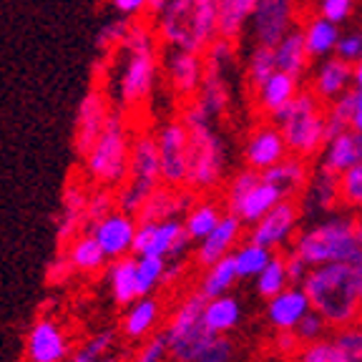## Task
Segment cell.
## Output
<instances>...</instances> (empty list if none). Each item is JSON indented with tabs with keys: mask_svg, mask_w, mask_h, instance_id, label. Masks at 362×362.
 Segmentation results:
<instances>
[{
	"mask_svg": "<svg viewBox=\"0 0 362 362\" xmlns=\"http://www.w3.org/2000/svg\"><path fill=\"white\" fill-rule=\"evenodd\" d=\"M310 305L327 320L332 332L345 329L362 320V297L357 289L352 262H332V264L310 267L302 279Z\"/></svg>",
	"mask_w": 362,
	"mask_h": 362,
	"instance_id": "6da1fadb",
	"label": "cell"
},
{
	"mask_svg": "<svg viewBox=\"0 0 362 362\" xmlns=\"http://www.w3.org/2000/svg\"><path fill=\"white\" fill-rule=\"evenodd\" d=\"M219 0H171L156 18V33L161 48L206 53L216 40Z\"/></svg>",
	"mask_w": 362,
	"mask_h": 362,
	"instance_id": "7a4b0ae2",
	"label": "cell"
},
{
	"mask_svg": "<svg viewBox=\"0 0 362 362\" xmlns=\"http://www.w3.org/2000/svg\"><path fill=\"white\" fill-rule=\"evenodd\" d=\"M131 141H134V126L129 113L113 108L106 129L101 131L98 141L83 156V176L93 187L119 189L129 179Z\"/></svg>",
	"mask_w": 362,
	"mask_h": 362,
	"instance_id": "3957f363",
	"label": "cell"
},
{
	"mask_svg": "<svg viewBox=\"0 0 362 362\" xmlns=\"http://www.w3.org/2000/svg\"><path fill=\"white\" fill-rule=\"evenodd\" d=\"M274 124L282 131L287 151L294 156L315 161L327 146V103L320 101L307 83L274 119Z\"/></svg>",
	"mask_w": 362,
	"mask_h": 362,
	"instance_id": "277c9868",
	"label": "cell"
},
{
	"mask_svg": "<svg viewBox=\"0 0 362 362\" xmlns=\"http://www.w3.org/2000/svg\"><path fill=\"white\" fill-rule=\"evenodd\" d=\"M292 249L310 267L355 262L362 252L355 237V214H334L307 229H300L292 242Z\"/></svg>",
	"mask_w": 362,
	"mask_h": 362,
	"instance_id": "5b68a950",
	"label": "cell"
},
{
	"mask_svg": "<svg viewBox=\"0 0 362 362\" xmlns=\"http://www.w3.org/2000/svg\"><path fill=\"white\" fill-rule=\"evenodd\" d=\"M204 305H206V297L199 289H194L171 312L169 322L164 327L171 362L202 360L209 339L214 337V332L204 322Z\"/></svg>",
	"mask_w": 362,
	"mask_h": 362,
	"instance_id": "8992f818",
	"label": "cell"
},
{
	"mask_svg": "<svg viewBox=\"0 0 362 362\" xmlns=\"http://www.w3.org/2000/svg\"><path fill=\"white\" fill-rule=\"evenodd\" d=\"M124 66H121L116 101L119 108L131 116L134 111L144 108L153 93L156 78L161 76V45L148 48H134V51H119Z\"/></svg>",
	"mask_w": 362,
	"mask_h": 362,
	"instance_id": "52a82bcc",
	"label": "cell"
},
{
	"mask_svg": "<svg viewBox=\"0 0 362 362\" xmlns=\"http://www.w3.org/2000/svg\"><path fill=\"white\" fill-rule=\"evenodd\" d=\"M189 174L187 189L197 197H209L219 187H224L226 153L219 136L211 126H194L189 129Z\"/></svg>",
	"mask_w": 362,
	"mask_h": 362,
	"instance_id": "ba28073f",
	"label": "cell"
},
{
	"mask_svg": "<svg viewBox=\"0 0 362 362\" xmlns=\"http://www.w3.org/2000/svg\"><path fill=\"white\" fill-rule=\"evenodd\" d=\"M204 71H206L204 53L161 48V76H164L166 90L171 93L176 106L197 98L204 81Z\"/></svg>",
	"mask_w": 362,
	"mask_h": 362,
	"instance_id": "9c48e42d",
	"label": "cell"
},
{
	"mask_svg": "<svg viewBox=\"0 0 362 362\" xmlns=\"http://www.w3.org/2000/svg\"><path fill=\"white\" fill-rule=\"evenodd\" d=\"M189 136L187 124L174 116L156 126V146L158 158H161V179L166 187L187 189V174H189Z\"/></svg>",
	"mask_w": 362,
	"mask_h": 362,
	"instance_id": "30bf717a",
	"label": "cell"
},
{
	"mask_svg": "<svg viewBox=\"0 0 362 362\" xmlns=\"http://www.w3.org/2000/svg\"><path fill=\"white\" fill-rule=\"evenodd\" d=\"M300 216L302 204L297 199H282L257 224L249 226L247 239L272 249V252H284L292 247L294 237L300 232Z\"/></svg>",
	"mask_w": 362,
	"mask_h": 362,
	"instance_id": "8fae6325",
	"label": "cell"
},
{
	"mask_svg": "<svg viewBox=\"0 0 362 362\" xmlns=\"http://www.w3.org/2000/svg\"><path fill=\"white\" fill-rule=\"evenodd\" d=\"M113 113V103L108 90L101 83H93L78 101L76 111V126H74V153L83 158L98 141L101 131L106 129L108 119Z\"/></svg>",
	"mask_w": 362,
	"mask_h": 362,
	"instance_id": "7c38bea8",
	"label": "cell"
},
{
	"mask_svg": "<svg viewBox=\"0 0 362 362\" xmlns=\"http://www.w3.org/2000/svg\"><path fill=\"white\" fill-rule=\"evenodd\" d=\"M192 239L187 234L184 219H164L139 224L134 239V255H158L166 259H179L189 249Z\"/></svg>",
	"mask_w": 362,
	"mask_h": 362,
	"instance_id": "4fadbf2b",
	"label": "cell"
},
{
	"mask_svg": "<svg viewBox=\"0 0 362 362\" xmlns=\"http://www.w3.org/2000/svg\"><path fill=\"white\" fill-rule=\"evenodd\" d=\"M86 232H90L96 237V242L101 244L108 262H111V259H119V257L134 255V239L136 232H139V221H136L134 214L113 209L103 219L93 221Z\"/></svg>",
	"mask_w": 362,
	"mask_h": 362,
	"instance_id": "5bb4252c",
	"label": "cell"
},
{
	"mask_svg": "<svg viewBox=\"0 0 362 362\" xmlns=\"http://www.w3.org/2000/svg\"><path fill=\"white\" fill-rule=\"evenodd\" d=\"M287 144L274 121H257L252 126L244 144V161L249 169H257L264 174L267 169L277 166L284 156H287Z\"/></svg>",
	"mask_w": 362,
	"mask_h": 362,
	"instance_id": "9a60e30c",
	"label": "cell"
},
{
	"mask_svg": "<svg viewBox=\"0 0 362 362\" xmlns=\"http://www.w3.org/2000/svg\"><path fill=\"white\" fill-rule=\"evenodd\" d=\"M136 187L153 192L164 184L161 179V158H158L156 131L134 129V141H131V161H129V179Z\"/></svg>",
	"mask_w": 362,
	"mask_h": 362,
	"instance_id": "2e32d148",
	"label": "cell"
},
{
	"mask_svg": "<svg viewBox=\"0 0 362 362\" xmlns=\"http://www.w3.org/2000/svg\"><path fill=\"white\" fill-rule=\"evenodd\" d=\"M252 21H255L257 45L277 48L279 40L297 23V0H259Z\"/></svg>",
	"mask_w": 362,
	"mask_h": 362,
	"instance_id": "e0dca14e",
	"label": "cell"
},
{
	"mask_svg": "<svg viewBox=\"0 0 362 362\" xmlns=\"http://www.w3.org/2000/svg\"><path fill=\"white\" fill-rule=\"evenodd\" d=\"M71 345L61 325L53 317H38L25 337V360L28 362H66Z\"/></svg>",
	"mask_w": 362,
	"mask_h": 362,
	"instance_id": "ac0fdd59",
	"label": "cell"
},
{
	"mask_svg": "<svg viewBox=\"0 0 362 362\" xmlns=\"http://www.w3.org/2000/svg\"><path fill=\"white\" fill-rule=\"evenodd\" d=\"M300 78H294V76L284 74V71H277L247 106L257 121H274L292 103V98L300 93Z\"/></svg>",
	"mask_w": 362,
	"mask_h": 362,
	"instance_id": "d6986e66",
	"label": "cell"
},
{
	"mask_svg": "<svg viewBox=\"0 0 362 362\" xmlns=\"http://www.w3.org/2000/svg\"><path fill=\"white\" fill-rule=\"evenodd\" d=\"M315 174H317L315 164H312L310 158L287 153L277 166L267 169L262 176L279 189L282 199H297V202H302V197L312 189Z\"/></svg>",
	"mask_w": 362,
	"mask_h": 362,
	"instance_id": "ffe728a7",
	"label": "cell"
},
{
	"mask_svg": "<svg viewBox=\"0 0 362 362\" xmlns=\"http://www.w3.org/2000/svg\"><path fill=\"white\" fill-rule=\"evenodd\" d=\"M244 221L239 219L237 214L226 211L221 216V221L214 226V232L209 237H204L202 242H197V252H194V259H197L199 267H211L219 259L229 257L234 249L242 244V234H244Z\"/></svg>",
	"mask_w": 362,
	"mask_h": 362,
	"instance_id": "44dd1931",
	"label": "cell"
},
{
	"mask_svg": "<svg viewBox=\"0 0 362 362\" xmlns=\"http://www.w3.org/2000/svg\"><path fill=\"white\" fill-rule=\"evenodd\" d=\"M312 310L310 297H307L302 284H289L287 289H282L279 294L267 300V322L274 332L279 329H294L300 325V320Z\"/></svg>",
	"mask_w": 362,
	"mask_h": 362,
	"instance_id": "7402d4cb",
	"label": "cell"
},
{
	"mask_svg": "<svg viewBox=\"0 0 362 362\" xmlns=\"http://www.w3.org/2000/svg\"><path fill=\"white\" fill-rule=\"evenodd\" d=\"M197 194L189 192V189H174V187H156L148 199L144 202V206L136 214L139 224H146V221H164V219H179L181 214H187L189 206L194 204Z\"/></svg>",
	"mask_w": 362,
	"mask_h": 362,
	"instance_id": "603a6c76",
	"label": "cell"
},
{
	"mask_svg": "<svg viewBox=\"0 0 362 362\" xmlns=\"http://www.w3.org/2000/svg\"><path fill=\"white\" fill-rule=\"evenodd\" d=\"M357 164H362V134L355 129H345L342 134L332 136L320 153V171L334 176L345 174Z\"/></svg>",
	"mask_w": 362,
	"mask_h": 362,
	"instance_id": "cb8c5ba5",
	"label": "cell"
},
{
	"mask_svg": "<svg viewBox=\"0 0 362 362\" xmlns=\"http://www.w3.org/2000/svg\"><path fill=\"white\" fill-rule=\"evenodd\" d=\"M90 194L83 189V184H76L74 179L68 181L61 197V219H58V244H68L71 239L78 237V232L86 226V209H88Z\"/></svg>",
	"mask_w": 362,
	"mask_h": 362,
	"instance_id": "d4e9b609",
	"label": "cell"
},
{
	"mask_svg": "<svg viewBox=\"0 0 362 362\" xmlns=\"http://www.w3.org/2000/svg\"><path fill=\"white\" fill-rule=\"evenodd\" d=\"M352 74H355V63L334 56V58H327V61L320 66V71L312 76V81L307 86H310L312 93L322 103H332L339 93L347 90V86H350V81H352Z\"/></svg>",
	"mask_w": 362,
	"mask_h": 362,
	"instance_id": "484cf974",
	"label": "cell"
},
{
	"mask_svg": "<svg viewBox=\"0 0 362 362\" xmlns=\"http://www.w3.org/2000/svg\"><path fill=\"white\" fill-rule=\"evenodd\" d=\"M206 58V56H204ZM197 98L204 103V108L211 113V119H226L229 108H232V96H229V86L224 78V66L206 58V71H204L202 88Z\"/></svg>",
	"mask_w": 362,
	"mask_h": 362,
	"instance_id": "4316f807",
	"label": "cell"
},
{
	"mask_svg": "<svg viewBox=\"0 0 362 362\" xmlns=\"http://www.w3.org/2000/svg\"><path fill=\"white\" fill-rule=\"evenodd\" d=\"M279 202H282V194H279V189L274 187V184H269V181L262 176L255 187L249 189V192L244 194V197L239 199V202L234 204L229 211H232V214H237L247 226H252V224H257V221H259L262 216L272 209V206H277Z\"/></svg>",
	"mask_w": 362,
	"mask_h": 362,
	"instance_id": "83f0119b",
	"label": "cell"
},
{
	"mask_svg": "<svg viewBox=\"0 0 362 362\" xmlns=\"http://www.w3.org/2000/svg\"><path fill=\"white\" fill-rule=\"evenodd\" d=\"M158 320H161V302L146 294V297H139L134 305H129L124 322H121V332L129 339H146L158 327Z\"/></svg>",
	"mask_w": 362,
	"mask_h": 362,
	"instance_id": "f1b7e54d",
	"label": "cell"
},
{
	"mask_svg": "<svg viewBox=\"0 0 362 362\" xmlns=\"http://www.w3.org/2000/svg\"><path fill=\"white\" fill-rule=\"evenodd\" d=\"M108 289L113 302L119 307L134 305L139 294V279H136V255H126L119 259H111L108 264Z\"/></svg>",
	"mask_w": 362,
	"mask_h": 362,
	"instance_id": "f546056e",
	"label": "cell"
},
{
	"mask_svg": "<svg viewBox=\"0 0 362 362\" xmlns=\"http://www.w3.org/2000/svg\"><path fill=\"white\" fill-rule=\"evenodd\" d=\"M277 51V68L284 71V74L294 76V78H302V76L310 71V63H312V53L307 48V40H305V30L302 28H294L279 40V45L274 48Z\"/></svg>",
	"mask_w": 362,
	"mask_h": 362,
	"instance_id": "4dcf8cb0",
	"label": "cell"
},
{
	"mask_svg": "<svg viewBox=\"0 0 362 362\" xmlns=\"http://www.w3.org/2000/svg\"><path fill=\"white\" fill-rule=\"evenodd\" d=\"M224 214L226 211L221 202L209 197H197L192 206H189V211L184 214V226H187L189 239L192 242H202L204 237H209Z\"/></svg>",
	"mask_w": 362,
	"mask_h": 362,
	"instance_id": "1f68e13d",
	"label": "cell"
},
{
	"mask_svg": "<svg viewBox=\"0 0 362 362\" xmlns=\"http://www.w3.org/2000/svg\"><path fill=\"white\" fill-rule=\"evenodd\" d=\"M259 0H219V23H216V38L237 43L247 21L255 16Z\"/></svg>",
	"mask_w": 362,
	"mask_h": 362,
	"instance_id": "d6a6232c",
	"label": "cell"
},
{
	"mask_svg": "<svg viewBox=\"0 0 362 362\" xmlns=\"http://www.w3.org/2000/svg\"><path fill=\"white\" fill-rule=\"evenodd\" d=\"M277 51L272 45H257L244 68V96L247 103L262 90V86L277 74Z\"/></svg>",
	"mask_w": 362,
	"mask_h": 362,
	"instance_id": "836d02e7",
	"label": "cell"
},
{
	"mask_svg": "<svg viewBox=\"0 0 362 362\" xmlns=\"http://www.w3.org/2000/svg\"><path fill=\"white\" fill-rule=\"evenodd\" d=\"M204 322L214 334H232L242 322V305L232 294L211 297L204 305Z\"/></svg>",
	"mask_w": 362,
	"mask_h": 362,
	"instance_id": "e575fe53",
	"label": "cell"
},
{
	"mask_svg": "<svg viewBox=\"0 0 362 362\" xmlns=\"http://www.w3.org/2000/svg\"><path fill=\"white\" fill-rule=\"evenodd\" d=\"M66 255L71 259V264L76 267V272H98L108 262L106 252H103L101 244L96 242V237L90 232L71 239L66 244Z\"/></svg>",
	"mask_w": 362,
	"mask_h": 362,
	"instance_id": "d590c367",
	"label": "cell"
},
{
	"mask_svg": "<svg viewBox=\"0 0 362 362\" xmlns=\"http://www.w3.org/2000/svg\"><path fill=\"white\" fill-rule=\"evenodd\" d=\"M239 279V272L237 264H234V257H224L219 259L216 264L211 267H204V277L199 282V292L211 300V297H219V294H229V289L237 284Z\"/></svg>",
	"mask_w": 362,
	"mask_h": 362,
	"instance_id": "8d00e7d4",
	"label": "cell"
},
{
	"mask_svg": "<svg viewBox=\"0 0 362 362\" xmlns=\"http://www.w3.org/2000/svg\"><path fill=\"white\" fill-rule=\"evenodd\" d=\"M302 30H305V40H307V48L315 58L320 56H327L329 51H334L339 43V35H337V25L332 21L322 16H310L305 23H302Z\"/></svg>",
	"mask_w": 362,
	"mask_h": 362,
	"instance_id": "74e56055",
	"label": "cell"
},
{
	"mask_svg": "<svg viewBox=\"0 0 362 362\" xmlns=\"http://www.w3.org/2000/svg\"><path fill=\"white\" fill-rule=\"evenodd\" d=\"M272 255H274L272 249L262 247V244L252 242V239H247V242L239 244V247L232 252L234 264H237V272H239V279H257L259 277V272L269 264Z\"/></svg>",
	"mask_w": 362,
	"mask_h": 362,
	"instance_id": "f35d334b",
	"label": "cell"
},
{
	"mask_svg": "<svg viewBox=\"0 0 362 362\" xmlns=\"http://www.w3.org/2000/svg\"><path fill=\"white\" fill-rule=\"evenodd\" d=\"M255 284H257V294L264 297V300H269V297H274V294H279L282 289H287L292 284L284 252H274L272 255L269 264L259 272V277L255 279Z\"/></svg>",
	"mask_w": 362,
	"mask_h": 362,
	"instance_id": "ab89813d",
	"label": "cell"
},
{
	"mask_svg": "<svg viewBox=\"0 0 362 362\" xmlns=\"http://www.w3.org/2000/svg\"><path fill=\"white\" fill-rule=\"evenodd\" d=\"M166 267H169L166 257H158V255L136 257V279H139V294H141V297L153 294L158 287H164Z\"/></svg>",
	"mask_w": 362,
	"mask_h": 362,
	"instance_id": "60d3db41",
	"label": "cell"
},
{
	"mask_svg": "<svg viewBox=\"0 0 362 362\" xmlns=\"http://www.w3.org/2000/svg\"><path fill=\"white\" fill-rule=\"evenodd\" d=\"M294 362H347V355L332 332L327 337L317 339V342L302 345V350L297 352Z\"/></svg>",
	"mask_w": 362,
	"mask_h": 362,
	"instance_id": "b9f144b4",
	"label": "cell"
},
{
	"mask_svg": "<svg viewBox=\"0 0 362 362\" xmlns=\"http://www.w3.org/2000/svg\"><path fill=\"white\" fill-rule=\"evenodd\" d=\"M339 187V206L350 214H362V164L347 169L337 176Z\"/></svg>",
	"mask_w": 362,
	"mask_h": 362,
	"instance_id": "7bdbcfd3",
	"label": "cell"
},
{
	"mask_svg": "<svg viewBox=\"0 0 362 362\" xmlns=\"http://www.w3.org/2000/svg\"><path fill=\"white\" fill-rule=\"evenodd\" d=\"M312 189H315V199L320 204V209L332 211L339 206V187H337V176L327 174V171H317L315 181H312Z\"/></svg>",
	"mask_w": 362,
	"mask_h": 362,
	"instance_id": "ee69618b",
	"label": "cell"
},
{
	"mask_svg": "<svg viewBox=\"0 0 362 362\" xmlns=\"http://www.w3.org/2000/svg\"><path fill=\"white\" fill-rule=\"evenodd\" d=\"M294 332H297V337H300L302 345H310V342H317V339L327 337V334L332 332V327H329L327 320H325L320 312L310 310L300 320V325L294 327Z\"/></svg>",
	"mask_w": 362,
	"mask_h": 362,
	"instance_id": "f6af8a7d",
	"label": "cell"
},
{
	"mask_svg": "<svg viewBox=\"0 0 362 362\" xmlns=\"http://www.w3.org/2000/svg\"><path fill=\"white\" fill-rule=\"evenodd\" d=\"M116 209V192L108 187H98L96 192L88 197V209H86V229H88L93 221L103 219L106 214Z\"/></svg>",
	"mask_w": 362,
	"mask_h": 362,
	"instance_id": "bcb514c9",
	"label": "cell"
},
{
	"mask_svg": "<svg viewBox=\"0 0 362 362\" xmlns=\"http://www.w3.org/2000/svg\"><path fill=\"white\" fill-rule=\"evenodd\" d=\"M234 357H237L234 339L229 334H214L199 362H234Z\"/></svg>",
	"mask_w": 362,
	"mask_h": 362,
	"instance_id": "7dc6e473",
	"label": "cell"
},
{
	"mask_svg": "<svg viewBox=\"0 0 362 362\" xmlns=\"http://www.w3.org/2000/svg\"><path fill=\"white\" fill-rule=\"evenodd\" d=\"M334 337H337V342L345 350L347 362H362V320L345 329H337Z\"/></svg>",
	"mask_w": 362,
	"mask_h": 362,
	"instance_id": "c3c4849f",
	"label": "cell"
},
{
	"mask_svg": "<svg viewBox=\"0 0 362 362\" xmlns=\"http://www.w3.org/2000/svg\"><path fill=\"white\" fill-rule=\"evenodd\" d=\"M169 345H166L164 332L151 334V337L139 347V352L134 355V362H169Z\"/></svg>",
	"mask_w": 362,
	"mask_h": 362,
	"instance_id": "681fc988",
	"label": "cell"
},
{
	"mask_svg": "<svg viewBox=\"0 0 362 362\" xmlns=\"http://www.w3.org/2000/svg\"><path fill=\"white\" fill-rule=\"evenodd\" d=\"M126 25H129V21H124V18H121L119 23H108V25H103V30L98 33V48H101L103 53H108V56H116L121 43H124Z\"/></svg>",
	"mask_w": 362,
	"mask_h": 362,
	"instance_id": "f907efd6",
	"label": "cell"
},
{
	"mask_svg": "<svg viewBox=\"0 0 362 362\" xmlns=\"http://www.w3.org/2000/svg\"><path fill=\"white\" fill-rule=\"evenodd\" d=\"M355 0H315V13L332 23H342L352 13Z\"/></svg>",
	"mask_w": 362,
	"mask_h": 362,
	"instance_id": "816d5d0a",
	"label": "cell"
},
{
	"mask_svg": "<svg viewBox=\"0 0 362 362\" xmlns=\"http://www.w3.org/2000/svg\"><path fill=\"white\" fill-rule=\"evenodd\" d=\"M106 6L124 21H134V18H146L148 0H106Z\"/></svg>",
	"mask_w": 362,
	"mask_h": 362,
	"instance_id": "f5cc1de1",
	"label": "cell"
},
{
	"mask_svg": "<svg viewBox=\"0 0 362 362\" xmlns=\"http://www.w3.org/2000/svg\"><path fill=\"white\" fill-rule=\"evenodd\" d=\"M272 345H274V350H277L279 355L287 357V360H294L297 352L302 350V342L294 329H279V332H274V342H272Z\"/></svg>",
	"mask_w": 362,
	"mask_h": 362,
	"instance_id": "db71d44e",
	"label": "cell"
},
{
	"mask_svg": "<svg viewBox=\"0 0 362 362\" xmlns=\"http://www.w3.org/2000/svg\"><path fill=\"white\" fill-rule=\"evenodd\" d=\"M76 272V267L71 264V259H68V255H58L56 259L48 264V272H45V279H48V284H63L71 274Z\"/></svg>",
	"mask_w": 362,
	"mask_h": 362,
	"instance_id": "11a10c76",
	"label": "cell"
},
{
	"mask_svg": "<svg viewBox=\"0 0 362 362\" xmlns=\"http://www.w3.org/2000/svg\"><path fill=\"white\" fill-rule=\"evenodd\" d=\"M113 342H116V334H113L111 329H103V332L93 334V337L86 342L83 350L88 352L93 360H98V357H106L108 355V350L113 347Z\"/></svg>",
	"mask_w": 362,
	"mask_h": 362,
	"instance_id": "9f6ffc18",
	"label": "cell"
},
{
	"mask_svg": "<svg viewBox=\"0 0 362 362\" xmlns=\"http://www.w3.org/2000/svg\"><path fill=\"white\" fill-rule=\"evenodd\" d=\"M334 51H337L339 58H345V61H350V63H357L362 58V35L355 33V35H347V38H339Z\"/></svg>",
	"mask_w": 362,
	"mask_h": 362,
	"instance_id": "6f0895ef",
	"label": "cell"
},
{
	"mask_svg": "<svg viewBox=\"0 0 362 362\" xmlns=\"http://www.w3.org/2000/svg\"><path fill=\"white\" fill-rule=\"evenodd\" d=\"M284 259H287V269H289V279L292 284H302V279L307 277V272H310V264L302 259L292 247L284 249Z\"/></svg>",
	"mask_w": 362,
	"mask_h": 362,
	"instance_id": "680465c9",
	"label": "cell"
},
{
	"mask_svg": "<svg viewBox=\"0 0 362 362\" xmlns=\"http://www.w3.org/2000/svg\"><path fill=\"white\" fill-rule=\"evenodd\" d=\"M171 0H148V6H146V18H151V21H156L161 13L169 8Z\"/></svg>",
	"mask_w": 362,
	"mask_h": 362,
	"instance_id": "91938a15",
	"label": "cell"
},
{
	"mask_svg": "<svg viewBox=\"0 0 362 362\" xmlns=\"http://www.w3.org/2000/svg\"><path fill=\"white\" fill-rule=\"evenodd\" d=\"M352 129L362 134V90H357V108H355V116H352Z\"/></svg>",
	"mask_w": 362,
	"mask_h": 362,
	"instance_id": "94428289",
	"label": "cell"
},
{
	"mask_svg": "<svg viewBox=\"0 0 362 362\" xmlns=\"http://www.w3.org/2000/svg\"><path fill=\"white\" fill-rule=\"evenodd\" d=\"M352 269H355V279H357V289H360V297H362V252L355 262H352Z\"/></svg>",
	"mask_w": 362,
	"mask_h": 362,
	"instance_id": "6125c7cd",
	"label": "cell"
},
{
	"mask_svg": "<svg viewBox=\"0 0 362 362\" xmlns=\"http://www.w3.org/2000/svg\"><path fill=\"white\" fill-rule=\"evenodd\" d=\"M352 81H355V88L362 90V58L355 63V74H352Z\"/></svg>",
	"mask_w": 362,
	"mask_h": 362,
	"instance_id": "be15d7a7",
	"label": "cell"
},
{
	"mask_svg": "<svg viewBox=\"0 0 362 362\" xmlns=\"http://www.w3.org/2000/svg\"><path fill=\"white\" fill-rule=\"evenodd\" d=\"M66 362H96V360H93V357H90L86 350H81V352H76L74 357H68Z\"/></svg>",
	"mask_w": 362,
	"mask_h": 362,
	"instance_id": "e7e4bbea",
	"label": "cell"
},
{
	"mask_svg": "<svg viewBox=\"0 0 362 362\" xmlns=\"http://www.w3.org/2000/svg\"><path fill=\"white\" fill-rule=\"evenodd\" d=\"M355 237L362 247V214H355Z\"/></svg>",
	"mask_w": 362,
	"mask_h": 362,
	"instance_id": "03108f58",
	"label": "cell"
},
{
	"mask_svg": "<svg viewBox=\"0 0 362 362\" xmlns=\"http://www.w3.org/2000/svg\"><path fill=\"white\" fill-rule=\"evenodd\" d=\"M96 362H116V360H113V357H108V355H106V357H98Z\"/></svg>",
	"mask_w": 362,
	"mask_h": 362,
	"instance_id": "003e7915",
	"label": "cell"
}]
</instances>
